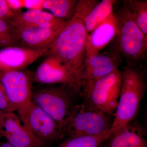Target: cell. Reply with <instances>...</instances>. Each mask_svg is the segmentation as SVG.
Wrapping results in <instances>:
<instances>
[{"label": "cell", "instance_id": "6da1fadb", "mask_svg": "<svg viewBox=\"0 0 147 147\" xmlns=\"http://www.w3.org/2000/svg\"><path fill=\"white\" fill-rule=\"evenodd\" d=\"M122 73L118 102L110 129L113 135L128 126L136 118L146 92L144 75L136 66L128 65Z\"/></svg>", "mask_w": 147, "mask_h": 147}, {"label": "cell", "instance_id": "7a4b0ae2", "mask_svg": "<svg viewBox=\"0 0 147 147\" xmlns=\"http://www.w3.org/2000/svg\"><path fill=\"white\" fill-rule=\"evenodd\" d=\"M87 35L84 18L75 13L58 35L47 55L57 58L75 76L85 60Z\"/></svg>", "mask_w": 147, "mask_h": 147}, {"label": "cell", "instance_id": "3957f363", "mask_svg": "<svg viewBox=\"0 0 147 147\" xmlns=\"http://www.w3.org/2000/svg\"><path fill=\"white\" fill-rule=\"evenodd\" d=\"M122 71H115L98 79L79 83L86 108L114 117L118 102Z\"/></svg>", "mask_w": 147, "mask_h": 147}, {"label": "cell", "instance_id": "277c9868", "mask_svg": "<svg viewBox=\"0 0 147 147\" xmlns=\"http://www.w3.org/2000/svg\"><path fill=\"white\" fill-rule=\"evenodd\" d=\"M115 15L117 26L113 40L115 51L126 59L128 65L136 66L146 55L147 36L135 24L125 5Z\"/></svg>", "mask_w": 147, "mask_h": 147}, {"label": "cell", "instance_id": "5b68a950", "mask_svg": "<svg viewBox=\"0 0 147 147\" xmlns=\"http://www.w3.org/2000/svg\"><path fill=\"white\" fill-rule=\"evenodd\" d=\"M114 117L76 105L59 126L62 138L102 134L111 128Z\"/></svg>", "mask_w": 147, "mask_h": 147}, {"label": "cell", "instance_id": "8992f818", "mask_svg": "<svg viewBox=\"0 0 147 147\" xmlns=\"http://www.w3.org/2000/svg\"><path fill=\"white\" fill-rule=\"evenodd\" d=\"M33 76L28 70L0 72V82L24 125L33 103Z\"/></svg>", "mask_w": 147, "mask_h": 147}, {"label": "cell", "instance_id": "52a82bcc", "mask_svg": "<svg viewBox=\"0 0 147 147\" xmlns=\"http://www.w3.org/2000/svg\"><path fill=\"white\" fill-rule=\"evenodd\" d=\"M71 86L61 84L44 88L34 93L33 103L52 117L59 126L76 105L74 102L69 88Z\"/></svg>", "mask_w": 147, "mask_h": 147}, {"label": "cell", "instance_id": "ba28073f", "mask_svg": "<svg viewBox=\"0 0 147 147\" xmlns=\"http://www.w3.org/2000/svg\"><path fill=\"white\" fill-rule=\"evenodd\" d=\"M24 125L43 147L62 139L57 123L34 103L30 108Z\"/></svg>", "mask_w": 147, "mask_h": 147}, {"label": "cell", "instance_id": "9c48e42d", "mask_svg": "<svg viewBox=\"0 0 147 147\" xmlns=\"http://www.w3.org/2000/svg\"><path fill=\"white\" fill-rule=\"evenodd\" d=\"M121 57L114 51L99 53L86 58L75 74L78 86L81 82L101 78L118 69L121 63Z\"/></svg>", "mask_w": 147, "mask_h": 147}, {"label": "cell", "instance_id": "30bf717a", "mask_svg": "<svg viewBox=\"0 0 147 147\" xmlns=\"http://www.w3.org/2000/svg\"><path fill=\"white\" fill-rule=\"evenodd\" d=\"M0 136L13 147H43L14 112H4L0 117Z\"/></svg>", "mask_w": 147, "mask_h": 147}, {"label": "cell", "instance_id": "8fae6325", "mask_svg": "<svg viewBox=\"0 0 147 147\" xmlns=\"http://www.w3.org/2000/svg\"><path fill=\"white\" fill-rule=\"evenodd\" d=\"M33 82L49 85L67 84L78 87L74 74L59 59L51 55H47L37 69Z\"/></svg>", "mask_w": 147, "mask_h": 147}, {"label": "cell", "instance_id": "7c38bea8", "mask_svg": "<svg viewBox=\"0 0 147 147\" xmlns=\"http://www.w3.org/2000/svg\"><path fill=\"white\" fill-rule=\"evenodd\" d=\"M49 49L38 50L21 46L0 50V72L25 70L40 57L48 53Z\"/></svg>", "mask_w": 147, "mask_h": 147}, {"label": "cell", "instance_id": "4fadbf2b", "mask_svg": "<svg viewBox=\"0 0 147 147\" xmlns=\"http://www.w3.org/2000/svg\"><path fill=\"white\" fill-rule=\"evenodd\" d=\"M67 21L56 18L51 13L42 10H21L15 11L13 18L7 22L16 29L40 28L61 30Z\"/></svg>", "mask_w": 147, "mask_h": 147}, {"label": "cell", "instance_id": "5bb4252c", "mask_svg": "<svg viewBox=\"0 0 147 147\" xmlns=\"http://www.w3.org/2000/svg\"><path fill=\"white\" fill-rule=\"evenodd\" d=\"M117 19L113 13L92 31L88 34L85 59L100 53L113 41L117 34Z\"/></svg>", "mask_w": 147, "mask_h": 147}, {"label": "cell", "instance_id": "9a60e30c", "mask_svg": "<svg viewBox=\"0 0 147 147\" xmlns=\"http://www.w3.org/2000/svg\"><path fill=\"white\" fill-rule=\"evenodd\" d=\"M17 30L21 47L43 50L50 49L62 29L27 28Z\"/></svg>", "mask_w": 147, "mask_h": 147}, {"label": "cell", "instance_id": "2e32d148", "mask_svg": "<svg viewBox=\"0 0 147 147\" xmlns=\"http://www.w3.org/2000/svg\"><path fill=\"white\" fill-rule=\"evenodd\" d=\"M107 147H147L142 129L129 125L114 134Z\"/></svg>", "mask_w": 147, "mask_h": 147}, {"label": "cell", "instance_id": "e0dca14e", "mask_svg": "<svg viewBox=\"0 0 147 147\" xmlns=\"http://www.w3.org/2000/svg\"><path fill=\"white\" fill-rule=\"evenodd\" d=\"M115 2L114 0H102L96 5L84 19L88 34L114 13L113 7Z\"/></svg>", "mask_w": 147, "mask_h": 147}, {"label": "cell", "instance_id": "ac0fdd59", "mask_svg": "<svg viewBox=\"0 0 147 147\" xmlns=\"http://www.w3.org/2000/svg\"><path fill=\"white\" fill-rule=\"evenodd\" d=\"M78 2L76 0H44L43 9L50 11L56 18L67 21L74 16Z\"/></svg>", "mask_w": 147, "mask_h": 147}, {"label": "cell", "instance_id": "d6986e66", "mask_svg": "<svg viewBox=\"0 0 147 147\" xmlns=\"http://www.w3.org/2000/svg\"><path fill=\"white\" fill-rule=\"evenodd\" d=\"M113 136L109 129L98 135L69 137L57 147H99Z\"/></svg>", "mask_w": 147, "mask_h": 147}, {"label": "cell", "instance_id": "ffe728a7", "mask_svg": "<svg viewBox=\"0 0 147 147\" xmlns=\"http://www.w3.org/2000/svg\"><path fill=\"white\" fill-rule=\"evenodd\" d=\"M124 4L137 26L147 36V1L128 0Z\"/></svg>", "mask_w": 147, "mask_h": 147}, {"label": "cell", "instance_id": "44dd1931", "mask_svg": "<svg viewBox=\"0 0 147 147\" xmlns=\"http://www.w3.org/2000/svg\"><path fill=\"white\" fill-rule=\"evenodd\" d=\"M21 46L18 30L9 22L0 19V50Z\"/></svg>", "mask_w": 147, "mask_h": 147}, {"label": "cell", "instance_id": "7402d4cb", "mask_svg": "<svg viewBox=\"0 0 147 147\" xmlns=\"http://www.w3.org/2000/svg\"><path fill=\"white\" fill-rule=\"evenodd\" d=\"M0 109L3 112H14L16 109L9 99L5 89L0 82Z\"/></svg>", "mask_w": 147, "mask_h": 147}, {"label": "cell", "instance_id": "603a6c76", "mask_svg": "<svg viewBox=\"0 0 147 147\" xmlns=\"http://www.w3.org/2000/svg\"><path fill=\"white\" fill-rule=\"evenodd\" d=\"M14 11L9 8L6 0H0V19L9 21L14 16Z\"/></svg>", "mask_w": 147, "mask_h": 147}, {"label": "cell", "instance_id": "cb8c5ba5", "mask_svg": "<svg viewBox=\"0 0 147 147\" xmlns=\"http://www.w3.org/2000/svg\"><path fill=\"white\" fill-rule=\"evenodd\" d=\"M44 0H22L23 8L28 10H42Z\"/></svg>", "mask_w": 147, "mask_h": 147}, {"label": "cell", "instance_id": "d4e9b609", "mask_svg": "<svg viewBox=\"0 0 147 147\" xmlns=\"http://www.w3.org/2000/svg\"><path fill=\"white\" fill-rule=\"evenodd\" d=\"M7 5L11 10H21L23 8L22 0H6Z\"/></svg>", "mask_w": 147, "mask_h": 147}, {"label": "cell", "instance_id": "484cf974", "mask_svg": "<svg viewBox=\"0 0 147 147\" xmlns=\"http://www.w3.org/2000/svg\"><path fill=\"white\" fill-rule=\"evenodd\" d=\"M0 147H13L9 144L8 142H1L0 143Z\"/></svg>", "mask_w": 147, "mask_h": 147}, {"label": "cell", "instance_id": "4316f807", "mask_svg": "<svg viewBox=\"0 0 147 147\" xmlns=\"http://www.w3.org/2000/svg\"><path fill=\"white\" fill-rule=\"evenodd\" d=\"M99 147H107V146H106L105 144H103L101 145Z\"/></svg>", "mask_w": 147, "mask_h": 147}, {"label": "cell", "instance_id": "83f0119b", "mask_svg": "<svg viewBox=\"0 0 147 147\" xmlns=\"http://www.w3.org/2000/svg\"></svg>", "mask_w": 147, "mask_h": 147}]
</instances>
